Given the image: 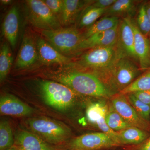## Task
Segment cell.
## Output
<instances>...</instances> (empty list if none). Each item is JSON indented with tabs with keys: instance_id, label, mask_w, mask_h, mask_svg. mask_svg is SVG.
<instances>
[{
	"instance_id": "cell-8",
	"label": "cell",
	"mask_w": 150,
	"mask_h": 150,
	"mask_svg": "<svg viewBox=\"0 0 150 150\" xmlns=\"http://www.w3.org/2000/svg\"><path fill=\"white\" fill-rule=\"evenodd\" d=\"M118 145L111 137L103 132L84 134L75 138L70 144L72 150H97Z\"/></svg>"
},
{
	"instance_id": "cell-24",
	"label": "cell",
	"mask_w": 150,
	"mask_h": 150,
	"mask_svg": "<svg viewBox=\"0 0 150 150\" xmlns=\"http://www.w3.org/2000/svg\"><path fill=\"white\" fill-rule=\"evenodd\" d=\"M150 89V69L137 78L133 82L124 88L119 94L127 95L138 91Z\"/></svg>"
},
{
	"instance_id": "cell-21",
	"label": "cell",
	"mask_w": 150,
	"mask_h": 150,
	"mask_svg": "<svg viewBox=\"0 0 150 150\" xmlns=\"http://www.w3.org/2000/svg\"><path fill=\"white\" fill-rule=\"evenodd\" d=\"M119 21L118 17L106 16L103 17L91 26L88 28L83 33V38H87L98 33L112 29L119 24Z\"/></svg>"
},
{
	"instance_id": "cell-6",
	"label": "cell",
	"mask_w": 150,
	"mask_h": 150,
	"mask_svg": "<svg viewBox=\"0 0 150 150\" xmlns=\"http://www.w3.org/2000/svg\"><path fill=\"white\" fill-rule=\"evenodd\" d=\"M123 58L116 45L90 49L81 57L78 64L81 67L99 71L110 67L118 59Z\"/></svg>"
},
{
	"instance_id": "cell-1",
	"label": "cell",
	"mask_w": 150,
	"mask_h": 150,
	"mask_svg": "<svg viewBox=\"0 0 150 150\" xmlns=\"http://www.w3.org/2000/svg\"><path fill=\"white\" fill-rule=\"evenodd\" d=\"M56 80L73 90L94 97H110L112 93L96 75L81 71L63 72L55 75Z\"/></svg>"
},
{
	"instance_id": "cell-33",
	"label": "cell",
	"mask_w": 150,
	"mask_h": 150,
	"mask_svg": "<svg viewBox=\"0 0 150 150\" xmlns=\"http://www.w3.org/2000/svg\"><path fill=\"white\" fill-rule=\"evenodd\" d=\"M140 150H150V136L145 142L142 143Z\"/></svg>"
},
{
	"instance_id": "cell-10",
	"label": "cell",
	"mask_w": 150,
	"mask_h": 150,
	"mask_svg": "<svg viewBox=\"0 0 150 150\" xmlns=\"http://www.w3.org/2000/svg\"><path fill=\"white\" fill-rule=\"evenodd\" d=\"M135 35L131 18H123L118 24L116 46L123 57L130 58L138 62L134 51Z\"/></svg>"
},
{
	"instance_id": "cell-5",
	"label": "cell",
	"mask_w": 150,
	"mask_h": 150,
	"mask_svg": "<svg viewBox=\"0 0 150 150\" xmlns=\"http://www.w3.org/2000/svg\"><path fill=\"white\" fill-rule=\"evenodd\" d=\"M30 130L42 139L52 144H59L69 139L71 130L64 123L44 117L30 118L26 121Z\"/></svg>"
},
{
	"instance_id": "cell-3",
	"label": "cell",
	"mask_w": 150,
	"mask_h": 150,
	"mask_svg": "<svg viewBox=\"0 0 150 150\" xmlns=\"http://www.w3.org/2000/svg\"><path fill=\"white\" fill-rule=\"evenodd\" d=\"M37 86L43 101L56 110L66 111L74 104L76 92L63 84L40 80L37 81Z\"/></svg>"
},
{
	"instance_id": "cell-31",
	"label": "cell",
	"mask_w": 150,
	"mask_h": 150,
	"mask_svg": "<svg viewBox=\"0 0 150 150\" xmlns=\"http://www.w3.org/2000/svg\"><path fill=\"white\" fill-rule=\"evenodd\" d=\"M138 99L150 106V89L132 93Z\"/></svg>"
},
{
	"instance_id": "cell-9",
	"label": "cell",
	"mask_w": 150,
	"mask_h": 150,
	"mask_svg": "<svg viewBox=\"0 0 150 150\" xmlns=\"http://www.w3.org/2000/svg\"><path fill=\"white\" fill-rule=\"evenodd\" d=\"M112 103L114 109L131 126L150 133V122L146 121L138 114L125 95L118 94L112 98Z\"/></svg>"
},
{
	"instance_id": "cell-28",
	"label": "cell",
	"mask_w": 150,
	"mask_h": 150,
	"mask_svg": "<svg viewBox=\"0 0 150 150\" xmlns=\"http://www.w3.org/2000/svg\"><path fill=\"white\" fill-rule=\"evenodd\" d=\"M127 99L136 111L146 121H150V105L142 102L137 98L133 93L126 95Z\"/></svg>"
},
{
	"instance_id": "cell-30",
	"label": "cell",
	"mask_w": 150,
	"mask_h": 150,
	"mask_svg": "<svg viewBox=\"0 0 150 150\" xmlns=\"http://www.w3.org/2000/svg\"><path fill=\"white\" fill-rule=\"evenodd\" d=\"M44 3L55 15L58 16L62 13L63 6L64 0H43Z\"/></svg>"
},
{
	"instance_id": "cell-11",
	"label": "cell",
	"mask_w": 150,
	"mask_h": 150,
	"mask_svg": "<svg viewBox=\"0 0 150 150\" xmlns=\"http://www.w3.org/2000/svg\"><path fill=\"white\" fill-rule=\"evenodd\" d=\"M135 35L134 51L139 67L142 71L150 69V40L140 31L137 24L132 20Z\"/></svg>"
},
{
	"instance_id": "cell-38",
	"label": "cell",
	"mask_w": 150,
	"mask_h": 150,
	"mask_svg": "<svg viewBox=\"0 0 150 150\" xmlns=\"http://www.w3.org/2000/svg\"></svg>"
},
{
	"instance_id": "cell-16",
	"label": "cell",
	"mask_w": 150,
	"mask_h": 150,
	"mask_svg": "<svg viewBox=\"0 0 150 150\" xmlns=\"http://www.w3.org/2000/svg\"><path fill=\"white\" fill-rule=\"evenodd\" d=\"M20 26V14L18 8L14 6L6 15L2 23V34L14 49L18 39Z\"/></svg>"
},
{
	"instance_id": "cell-26",
	"label": "cell",
	"mask_w": 150,
	"mask_h": 150,
	"mask_svg": "<svg viewBox=\"0 0 150 150\" xmlns=\"http://www.w3.org/2000/svg\"><path fill=\"white\" fill-rule=\"evenodd\" d=\"M12 130L8 121L5 119L0 122V150H6L13 146Z\"/></svg>"
},
{
	"instance_id": "cell-19",
	"label": "cell",
	"mask_w": 150,
	"mask_h": 150,
	"mask_svg": "<svg viewBox=\"0 0 150 150\" xmlns=\"http://www.w3.org/2000/svg\"><path fill=\"white\" fill-rule=\"evenodd\" d=\"M116 132L120 145L142 144L150 136V132L134 126Z\"/></svg>"
},
{
	"instance_id": "cell-25",
	"label": "cell",
	"mask_w": 150,
	"mask_h": 150,
	"mask_svg": "<svg viewBox=\"0 0 150 150\" xmlns=\"http://www.w3.org/2000/svg\"><path fill=\"white\" fill-rule=\"evenodd\" d=\"M105 120L108 126L115 131H121L132 126L121 117L112 106L108 109Z\"/></svg>"
},
{
	"instance_id": "cell-12",
	"label": "cell",
	"mask_w": 150,
	"mask_h": 150,
	"mask_svg": "<svg viewBox=\"0 0 150 150\" xmlns=\"http://www.w3.org/2000/svg\"><path fill=\"white\" fill-rule=\"evenodd\" d=\"M38 60L46 65L53 64H67L71 62L69 57L64 56L46 41L43 37L38 36L36 38Z\"/></svg>"
},
{
	"instance_id": "cell-36",
	"label": "cell",
	"mask_w": 150,
	"mask_h": 150,
	"mask_svg": "<svg viewBox=\"0 0 150 150\" xmlns=\"http://www.w3.org/2000/svg\"><path fill=\"white\" fill-rule=\"evenodd\" d=\"M6 150H19V149L18 147L16 145L15 146H12L11 147Z\"/></svg>"
},
{
	"instance_id": "cell-13",
	"label": "cell",
	"mask_w": 150,
	"mask_h": 150,
	"mask_svg": "<svg viewBox=\"0 0 150 150\" xmlns=\"http://www.w3.org/2000/svg\"><path fill=\"white\" fill-rule=\"evenodd\" d=\"M38 60L36 43L33 38L26 35L23 38L15 64L17 69H26Z\"/></svg>"
},
{
	"instance_id": "cell-14",
	"label": "cell",
	"mask_w": 150,
	"mask_h": 150,
	"mask_svg": "<svg viewBox=\"0 0 150 150\" xmlns=\"http://www.w3.org/2000/svg\"><path fill=\"white\" fill-rule=\"evenodd\" d=\"M33 109L15 96L10 94L1 96L0 98V112L1 115L16 117L30 115Z\"/></svg>"
},
{
	"instance_id": "cell-27",
	"label": "cell",
	"mask_w": 150,
	"mask_h": 150,
	"mask_svg": "<svg viewBox=\"0 0 150 150\" xmlns=\"http://www.w3.org/2000/svg\"><path fill=\"white\" fill-rule=\"evenodd\" d=\"M109 108L102 103H95L89 105L87 109L86 117L90 123L96 125V122L105 118Z\"/></svg>"
},
{
	"instance_id": "cell-35",
	"label": "cell",
	"mask_w": 150,
	"mask_h": 150,
	"mask_svg": "<svg viewBox=\"0 0 150 150\" xmlns=\"http://www.w3.org/2000/svg\"><path fill=\"white\" fill-rule=\"evenodd\" d=\"M1 2L4 5H8L12 2V1L11 0H1Z\"/></svg>"
},
{
	"instance_id": "cell-15",
	"label": "cell",
	"mask_w": 150,
	"mask_h": 150,
	"mask_svg": "<svg viewBox=\"0 0 150 150\" xmlns=\"http://www.w3.org/2000/svg\"><path fill=\"white\" fill-rule=\"evenodd\" d=\"M118 25L112 29L98 33L85 38L81 42L79 50L116 45L118 39Z\"/></svg>"
},
{
	"instance_id": "cell-37",
	"label": "cell",
	"mask_w": 150,
	"mask_h": 150,
	"mask_svg": "<svg viewBox=\"0 0 150 150\" xmlns=\"http://www.w3.org/2000/svg\"><path fill=\"white\" fill-rule=\"evenodd\" d=\"M149 40H150V34H149Z\"/></svg>"
},
{
	"instance_id": "cell-2",
	"label": "cell",
	"mask_w": 150,
	"mask_h": 150,
	"mask_svg": "<svg viewBox=\"0 0 150 150\" xmlns=\"http://www.w3.org/2000/svg\"><path fill=\"white\" fill-rule=\"evenodd\" d=\"M133 60L127 57L120 58L107 69L96 72L102 78L101 80L105 85H109L120 92L133 82L142 72Z\"/></svg>"
},
{
	"instance_id": "cell-32",
	"label": "cell",
	"mask_w": 150,
	"mask_h": 150,
	"mask_svg": "<svg viewBox=\"0 0 150 150\" xmlns=\"http://www.w3.org/2000/svg\"><path fill=\"white\" fill-rule=\"evenodd\" d=\"M116 0H98L93 2L91 6L96 8L106 9L115 2Z\"/></svg>"
},
{
	"instance_id": "cell-4",
	"label": "cell",
	"mask_w": 150,
	"mask_h": 150,
	"mask_svg": "<svg viewBox=\"0 0 150 150\" xmlns=\"http://www.w3.org/2000/svg\"><path fill=\"white\" fill-rule=\"evenodd\" d=\"M40 33L46 41L67 57L80 51V44L84 39L83 34L74 27H62L54 30H41Z\"/></svg>"
},
{
	"instance_id": "cell-22",
	"label": "cell",
	"mask_w": 150,
	"mask_h": 150,
	"mask_svg": "<svg viewBox=\"0 0 150 150\" xmlns=\"http://www.w3.org/2000/svg\"><path fill=\"white\" fill-rule=\"evenodd\" d=\"M106 9L96 8L91 6V5L88 6L81 14L78 28L81 29L89 27L97 21L104 14Z\"/></svg>"
},
{
	"instance_id": "cell-7",
	"label": "cell",
	"mask_w": 150,
	"mask_h": 150,
	"mask_svg": "<svg viewBox=\"0 0 150 150\" xmlns=\"http://www.w3.org/2000/svg\"><path fill=\"white\" fill-rule=\"evenodd\" d=\"M28 18L33 26L40 30H54L62 28L60 19L42 0L25 1Z\"/></svg>"
},
{
	"instance_id": "cell-34",
	"label": "cell",
	"mask_w": 150,
	"mask_h": 150,
	"mask_svg": "<svg viewBox=\"0 0 150 150\" xmlns=\"http://www.w3.org/2000/svg\"><path fill=\"white\" fill-rule=\"evenodd\" d=\"M146 5V11L147 14L150 20V3L147 4H145Z\"/></svg>"
},
{
	"instance_id": "cell-17",
	"label": "cell",
	"mask_w": 150,
	"mask_h": 150,
	"mask_svg": "<svg viewBox=\"0 0 150 150\" xmlns=\"http://www.w3.org/2000/svg\"><path fill=\"white\" fill-rule=\"evenodd\" d=\"M15 142L19 150H53L40 137L24 129L17 131Z\"/></svg>"
},
{
	"instance_id": "cell-29",
	"label": "cell",
	"mask_w": 150,
	"mask_h": 150,
	"mask_svg": "<svg viewBox=\"0 0 150 150\" xmlns=\"http://www.w3.org/2000/svg\"><path fill=\"white\" fill-rule=\"evenodd\" d=\"M136 24L142 34L147 37L150 33V20L147 14L145 4L140 7Z\"/></svg>"
},
{
	"instance_id": "cell-18",
	"label": "cell",
	"mask_w": 150,
	"mask_h": 150,
	"mask_svg": "<svg viewBox=\"0 0 150 150\" xmlns=\"http://www.w3.org/2000/svg\"><path fill=\"white\" fill-rule=\"evenodd\" d=\"M91 1L64 0V6L59 19L61 24L67 27L73 24L81 13L83 9Z\"/></svg>"
},
{
	"instance_id": "cell-20",
	"label": "cell",
	"mask_w": 150,
	"mask_h": 150,
	"mask_svg": "<svg viewBox=\"0 0 150 150\" xmlns=\"http://www.w3.org/2000/svg\"><path fill=\"white\" fill-rule=\"evenodd\" d=\"M136 9V1L132 0H116L115 3L106 9V16H125L131 18Z\"/></svg>"
},
{
	"instance_id": "cell-23",
	"label": "cell",
	"mask_w": 150,
	"mask_h": 150,
	"mask_svg": "<svg viewBox=\"0 0 150 150\" xmlns=\"http://www.w3.org/2000/svg\"><path fill=\"white\" fill-rule=\"evenodd\" d=\"M13 62V57L10 46L7 43L2 44L0 50V81L6 79Z\"/></svg>"
}]
</instances>
